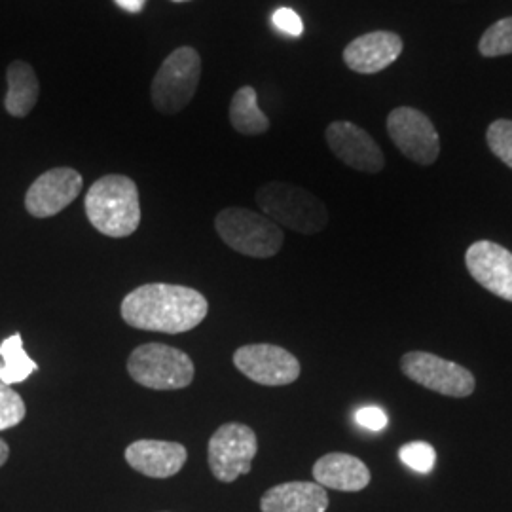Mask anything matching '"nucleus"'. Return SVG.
Segmentation results:
<instances>
[{"label": "nucleus", "instance_id": "f257e3e1", "mask_svg": "<svg viewBox=\"0 0 512 512\" xmlns=\"http://www.w3.org/2000/svg\"><path fill=\"white\" fill-rule=\"evenodd\" d=\"M209 302L200 291L171 285L147 283L126 294L120 315L131 329L183 334L202 325Z\"/></svg>", "mask_w": 512, "mask_h": 512}, {"label": "nucleus", "instance_id": "f03ea898", "mask_svg": "<svg viewBox=\"0 0 512 512\" xmlns=\"http://www.w3.org/2000/svg\"><path fill=\"white\" fill-rule=\"evenodd\" d=\"M84 207L90 224L107 238H129L141 224L139 188L126 175H105L95 181Z\"/></svg>", "mask_w": 512, "mask_h": 512}, {"label": "nucleus", "instance_id": "7ed1b4c3", "mask_svg": "<svg viewBox=\"0 0 512 512\" xmlns=\"http://www.w3.org/2000/svg\"><path fill=\"white\" fill-rule=\"evenodd\" d=\"M260 211L277 226L289 228L304 236H315L329 224V209L315 194L291 183L262 184L256 190Z\"/></svg>", "mask_w": 512, "mask_h": 512}, {"label": "nucleus", "instance_id": "20e7f679", "mask_svg": "<svg viewBox=\"0 0 512 512\" xmlns=\"http://www.w3.org/2000/svg\"><path fill=\"white\" fill-rule=\"evenodd\" d=\"M215 230L220 239L239 255L251 258L275 256L285 241L281 226L245 207H226L215 219Z\"/></svg>", "mask_w": 512, "mask_h": 512}, {"label": "nucleus", "instance_id": "39448f33", "mask_svg": "<svg viewBox=\"0 0 512 512\" xmlns=\"http://www.w3.org/2000/svg\"><path fill=\"white\" fill-rule=\"evenodd\" d=\"M129 376L147 389L177 391L194 382V361L181 349L160 342L133 349L128 359Z\"/></svg>", "mask_w": 512, "mask_h": 512}, {"label": "nucleus", "instance_id": "423d86ee", "mask_svg": "<svg viewBox=\"0 0 512 512\" xmlns=\"http://www.w3.org/2000/svg\"><path fill=\"white\" fill-rule=\"evenodd\" d=\"M202 80V57L192 46H181L167 55L152 80L150 97L154 109L177 114L190 105Z\"/></svg>", "mask_w": 512, "mask_h": 512}, {"label": "nucleus", "instance_id": "0eeeda50", "mask_svg": "<svg viewBox=\"0 0 512 512\" xmlns=\"http://www.w3.org/2000/svg\"><path fill=\"white\" fill-rule=\"evenodd\" d=\"M258 452L256 433L245 423L230 421L220 425L207 446V461L213 476L220 482H234L251 473Z\"/></svg>", "mask_w": 512, "mask_h": 512}, {"label": "nucleus", "instance_id": "6e6552de", "mask_svg": "<svg viewBox=\"0 0 512 512\" xmlns=\"http://www.w3.org/2000/svg\"><path fill=\"white\" fill-rule=\"evenodd\" d=\"M401 370L412 382L444 397L465 399L475 393L476 380L471 370L435 353L410 351L401 359Z\"/></svg>", "mask_w": 512, "mask_h": 512}, {"label": "nucleus", "instance_id": "1a4fd4ad", "mask_svg": "<svg viewBox=\"0 0 512 512\" xmlns=\"http://www.w3.org/2000/svg\"><path fill=\"white\" fill-rule=\"evenodd\" d=\"M234 365L251 382L266 387L291 385L302 366L291 351L274 344H247L234 351Z\"/></svg>", "mask_w": 512, "mask_h": 512}, {"label": "nucleus", "instance_id": "9d476101", "mask_svg": "<svg viewBox=\"0 0 512 512\" xmlns=\"http://www.w3.org/2000/svg\"><path fill=\"white\" fill-rule=\"evenodd\" d=\"M387 133L404 156L420 165L437 162L440 139L433 122L418 109L399 107L387 116Z\"/></svg>", "mask_w": 512, "mask_h": 512}, {"label": "nucleus", "instance_id": "9b49d317", "mask_svg": "<svg viewBox=\"0 0 512 512\" xmlns=\"http://www.w3.org/2000/svg\"><path fill=\"white\" fill-rule=\"evenodd\" d=\"M82 175L73 167L42 173L25 194V209L35 219H50L67 209L82 192Z\"/></svg>", "mask_w": 512, "mask_h": 512}, {"label": "nucleus", "instance_id": "f8f14e48", "mask_svg": "<svg viewBox=\"0 0 512 512\" xmlns=\"http://www.w3.org/2000/svg\"><path fill=\"white\" fill-rule=\"evenodd\" d=\"M465 266L486 291L512 302V253L494 241H475L465 253Z\"/></svg>", "mask_w": 512, "mask_h": 512}, {"label": "nucleus", "instance_id": "ddd939ff", "mask_svg": "<svg viewBox=\"0 0 512 512\" xmlns=\"http://www.w3.org/2000/svg\"><path fill=\"white\" fill-rule=\"evenodd\" d=\"M325 139L334 156L351 169L363 173H380L384 169V152L357 124L346 120L332 122L325 131Z\"/></svg>", "mask_w": 512, "mask_h": 512}, {"label": "nucleus", "instance_id": "4468645a", "mask_svg": "<svg viewBox=\"0 0 512 512\" xmlns=\"http://www.w3.org/2000/svg\"><path fill=\"white\" fill-rule=\"evenodd\" d=\"M188 450L171 440H135L126 448L129 467L150 478H171L181 473Z\"/></svg>", "mask_w": 512, "mask_h": 512}, {"label": "nucleus", "instance_id": "2eb2a0df", "mask_svg": "<svg viewBox=\"0 0 512 512\" xmlns=\"http://www.w3.org/2000/svg\"><path fill=\"white\" fill-rule=\"evenodd\" d=\"M403 54V38L389 31H374L351 40L344 61L353 73L376 74L387 69Z\"/></svg>", "mask_w": 512, "mask_h": 512}, {"label": "nucleus", "instance_id": "dca6fc26", "mask_svg": "<svg viewBox=\"0 0 512 512\" xmlns=\"http://www.w3.org/2000/svg\"><path fill=\"white\" fill-rule=\"evenodd\" d=\"M329 494L317 482H285L260 499L262 512H327Z\"/></svg>", "mask_w": 512, "mask_h": 512}, {"label": "nucleus", "instance_id": "f3484780", "mask_svg": "<svg viewBox=\"0 0 512 512\" xmlns=\"http://www.w3.org/2000/svg\"><path fill=\"white\" fill-rule=\"evenodd\" d=\"M313 478L325 490L361 492L370 484V471L365 461L342 452H332L315 461Z\"/></svg>", "mask_w": 512, "mask_h": 512}, {"label": "nucleus", "instance_id": "a211bd4d", "mask_svg": "<svg viewBox=\"0 0 512 512\" xmlns=\"http://www.w3.org/2000/svg\"><path fill=\"white\" fill-rule=\"evenodd\" d=\"M6 82L8 92L4 97V109L14 118H25L35 109L40 95V82L35 69L27 61H12L6 69Z\"/></svg>", "mask_w": 512, "mask_h": 512}, {"label": "nucleus", "instance_id": "6ab92c4d", "mask_svg": "<svg viewBox=\"0 0 512 512\" xmlns=\"http://www.w3.org/2000/svg\"><path fill=\"white\" fill-rule=\"evenodd\" d=\"M230 124L241 135H262L270 129L268 116L256 103V90L243 86L234 93L230 103Z\"/></svg>", "mask_w": 512, "mask_h": 512}, {"label": "nucleus", "instance_id": "aec40b11", "mask_svg": "<svg viewBox=\"0 0 512 512\" xmlns=\"http://www.w3.org/2000/svg\"><path fill=\"white\" fill-rule=\"evenodd\" d=\"M37 370V361H33L27 355L19 332L0 342V382L2 384H21Z\"/></svg>", "mask_w": 512, "mask_h": 512}, {"label": "nucleus", "instance_id": "412c9836", "mask_svg": "<svg viewBox=\"0 0 512 512\" xmlns=\"http://www.w3.org/2000/svg\"><path fill=\"white\" fill-rule=\"evenodd\" d=\"M478 50L484 57L512 54V18L499 19L482 35Z\"/></svg>", "mask_w": 512, "mask_h": 512}, {"label": "nucleus", "instance_id": "4be33fe9", "mask_svg": "<svg viewBox=\"0 0 512 512\" xmlns=\"http://www.w3.org/2000/svg\"><path fill=\"white\" fill-rule=\"evenodd\" d=\"M27 416V406L18 391L0 382V431L18 427Z\"/></svg>", "mask_w": 512, "mask_h": 512}, {"label": "nucleus", "instance_id": "5701e85b", "mask_svg": "<svg viewBox=\"0 0 512 512\" xmlns=\"http://www.w3.org/2000/svg\"><path fill=\"white\" fill-rule=\"evenodd\" d=\"M399 456L406 467H410L412 471L427 475L435 469L437 463V452L431 444L427 442H410L404 444L403 448L399 450Z\"/></svg>", "mask_w": 512, "mask_h": 512}, {"label": "nucleus", "instance_id": "b1692460", "mask_svg": "<svg viewBox=\"0 0 512 512\" xmlns=\"http://www.w3.org/2000/svg\"><path fill=\"white\" fill-rule=\"evenodd\" d=\"M488 147L503 164L512 169V120H495L486 133Z\"/></svg>", "mask_w": 512, "mask_h": 512}, {"label": "nucleus", "instance_id": "393cba45", "mask_svg": "<svg viewBox=\"0 0 512 512\" xmlns=\"http://www.w3.org/2000/svg\"><path fill=\"white\" fill-rule=\"evenodd\" d=\"M272 21H274L275 29H279V31L285 33V35L300 37V35L304 33V23H302V19H300V16H298L294 10H291V8H279V10H275Z\"/></svg>", "mask_w": 512, "mask_h": 512}, {"label": "nucleus", "instance_id": "a878e982", "mask_svg": "<svg viewBox=\"0 0 512 512\" xmlns=\"http://www.w3.org/2000/svg\"><path fill=\"white\" fill-rule=\"evenodd\" d=\"M355 420L359 425H363L365 429L368 431H382L385 425H387V414H385L382 408H378V406H365V408H361L359 412H357V416H355Z\"/></svg>", "mask_w": 512, "mask_h": 512}, {"label": "nucleus", "instance_id": "bb28decb", "mask_svg": "<svg viewBox=\"0 0 512 512\" xmlns=\"http://www.w3.org/2000/svg\"><path fill=\"white\" fill-rule=\"evenodd\" d=\"M122 10H126L129 14H139L143 12L147 0H114Z\"/></svg>", "mask_w": 512, "mask_h": 512}, {"label": "nucleus", "instance_id": "cd10ccee", "mask_svg": "<svg viewBox=\"0 0 512 512\" xmlns=\"http://www.w3.org/2000/svg\"><path fill=\"white\" fill-rule=\"evenodd\" d=\"M10 458V446L0 439V467Z\"/></svg>", "mask_w": 512, "mask_h": 512}, {"label": "nucleus", "instance_id": "c85d7f7f", "mask_svg": "<svg viewBox=\"0 0 512 512\" xmlns=\"http://www.w3.org/2000/svg\"><path fill=\"white\" fill-rule=\"evenodd\" d=\"M175 2H184V0H175Z\"/></svg>", "mask_w": 512, "mask_h": 512}]
</instances>
